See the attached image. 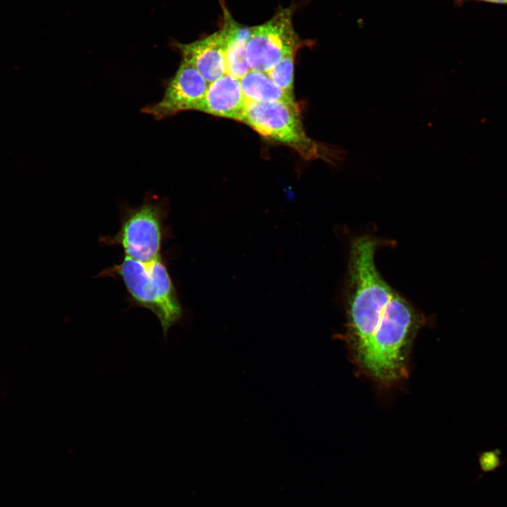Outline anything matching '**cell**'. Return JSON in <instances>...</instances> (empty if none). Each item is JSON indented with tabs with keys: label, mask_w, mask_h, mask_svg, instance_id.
Returning <instances> with one entry per match:
<instances>
[{
	"label": "cell",
	"mask_w": 507,
	"mask_h": 507,
	"mask_svg": "<svg viewBox=\"0 0 507 507\" xmlns=\"http://www.w3.org/2000/svg\"><path fill=\"white\" fill-rule=\"evenodd\" d=\"M378 242L369 236L351 244L346 299L349 327L361 351L375 332L395 291L379 273L375 263Z\"/></svg>",
	"instance_id": "obj_1"
},
{
	"label": "cell",
	"mask_w": 507,
	"mask_h": 507,
	"mask_svg": "<svg viewBox=\"0 0 507 507\" xmlns=\"http://www.w3.org/2000/svg\"><path fill=\"white\" fill-rule=\"evenodd\" d=\"M101 277H117L124 284L132 306L150 311L160 323L164 339L181 322L183 310L173 282L161 256L147 262L125 256Z\"/></svg>",
	"instance_id": "obj_2"
},
{
	"label": "cell",
	"mask_w": 507,
	"mask_h": 507,
	"mask_svg": "<svg viewBox=\"0 0 507 507\" xmlns=\"http://www.w3.org/2000/svg\"><path fill=\"white\" fill-rule=\"evenodd\" d=\"M417 318L411 304L395 292L375 332L361 351L363 363L379 380L388 382L400 377L402 350Z\"/></svg>",
	"instance_id": "obj_3"
},
{
	"label": "cell",
	"mask_w": 507,
	"mask_h": 507,
	"mask_svg": "<svg viewBox=\"0 0 507 507\" xmlns=\"http://www.w3.org/2000/svg\"><path fill=\"white\" fill-rule=\"evenodd\" d=\"M242 123L261 136L291 148L305 159L319 156L320 146L306 133L298 104L246 100Z\"/></svg>",
	"instance_id": "obj_4"
},
{
	"label": "cell",
	"mask_w": 507,
	"mask_h": 507,
	"mask_svg": "<svg viewBox=\"0 0 507 507\" xmlns=\"http://www.w3.org/2000/svg\"><path fill=\"white\" fill-rule=\"evenodd\" d=\"M167 208L163 201L147 198L124 215L118 232L101 242L118 245L125 256L147 262L161 256Z\"/></svg>",
	"instance_id": "obj_5"
},
{
	"label": "cell",
	"mask_w": 507,
	"mask_h": 507,
	"mask_svg": "<svg viewBox=\"0 0 507 507\" xmlns=\"http://www.w3.org/2000/svg\"><path fill=\"white\" fill-rule=\"evenodd\" d=\"M293 6L280 8L267 22L250 27L246 56L251 70L267 73L304 44L293 25Z\"/></svg>",
	"instance_id": "obj_6"
},
{
	"label": "cell",
	"mask_w": 507,
	"mask_h": 507,
	"mask_svg": "<svg viewBox=\"0 0 507 507\" xmlns=\"http://www.w3.org/2000/svg\"><path fill=\"white\" fill-rule=\"evenodd\" d=\"M209 84L193 65L182 60L162 99L142 111L161 120L184 111H197Z\"/></svg>",
	"instance_id": "obj_7"
},
{
	"label": "cell",
	"mask_w": 507,
	"mask_h": 507,
	"mask_svg": "<svg viewBox=\"0 0 507 507\" xmlns=\"http://www.w3.org/2000/svg\"><path fill=\"white\" fill-rule=\"evenodd\" d=\"M182 60L211 83L226 74L225 42L221 30L194 42L174 44Z\"/></svg>",
	"instance_id": "obj_8"
},
{
	"label": "cell",
	"mask_w": 507,
	"mask_h": 507,
	"mask_svg": "<svg viewBox=\"0 0 507 507\" xmlns=\"http://www.w3.org/2000/svg\"><path fill=\"white\" fill-rule=\"evenodd\" d=\"M245 104L240 80L226 73L209 84L197 111L242 122Z\"/></svg>",
	"instance_id": "obj_9"
},
{
	"label": "cell",
	"mask_w": 507,
	"mask_h": 507,
	"mask_svg": "<svg viewBox=\"0 0 507 507\" xmlns=\"http://www.w3.org/2000/svg\"><path fill=\"white\" fill-rule=\"evenodd\" d=\"M221 6L223 18L220 30L225 42L226 73L240 80L251 70L246 56L250 27L235 21L225 5L222 3Z\"/></svg>",
	"instance_id": "obj_10"
},
{
	"label": "cell",
	"mask_w": 507,
	"mask_h": 507,
	"mask_svg": "<svg viewBox=\"0 0 507 507\" xmlns=\"http://www.w3.org/2000/svg\"><path fill=\"white\" fill-rule=\"evenodd\" d=\"M240 82L246 100L297 104L294 96L280 89L265 72L250 70Z\"/></svg>",
	"instance_id": "obj_11"
},
{
	"label": "cell",
	"mask_w": 507,
	"mask_h": 507,
	"mask_svg": "<svg viewBox=\"0 0 507 507\" xmlns=\"http://www.w3.org/2000/svg\"><path fill=\"white\" fill-rule=\"evenodd\" d=\"M296 53L284 57L267 72L271 80L289 95L294 96V70Z\"/></svg>",
	"instance_id": "obj_12"
},
{
	"label": "cell",
	"mask_w": 507,
	"mask_h": 507,
	"mask_svg": "<svg viewBox=\"0 0 507 507\" xmlns=\"http://www.w3.org/2000/svg\"><path fill=\"white\" fill-rule=\"evenodd\" d=\"M499 450L486 451L479 453V464L483 472L495 470L501 465Z\"/></svg>",
	"instance_id": "obj_13"
},
{
	"label": "cell",
	"mask_w": 507,
	"mask_h": 507,
	"mask_svg": "<svg viewBox=\"0 0 507 507\" xmlns=\"http://www.w3.org/2000/svg\"><path fill=\"white\" fill-rule=\"evenodd\" d=\"M477 1H484L499 3V4H507V0H477Z\"/></svg>",
	"instance_id": "obj_14"
}]
</instances>
